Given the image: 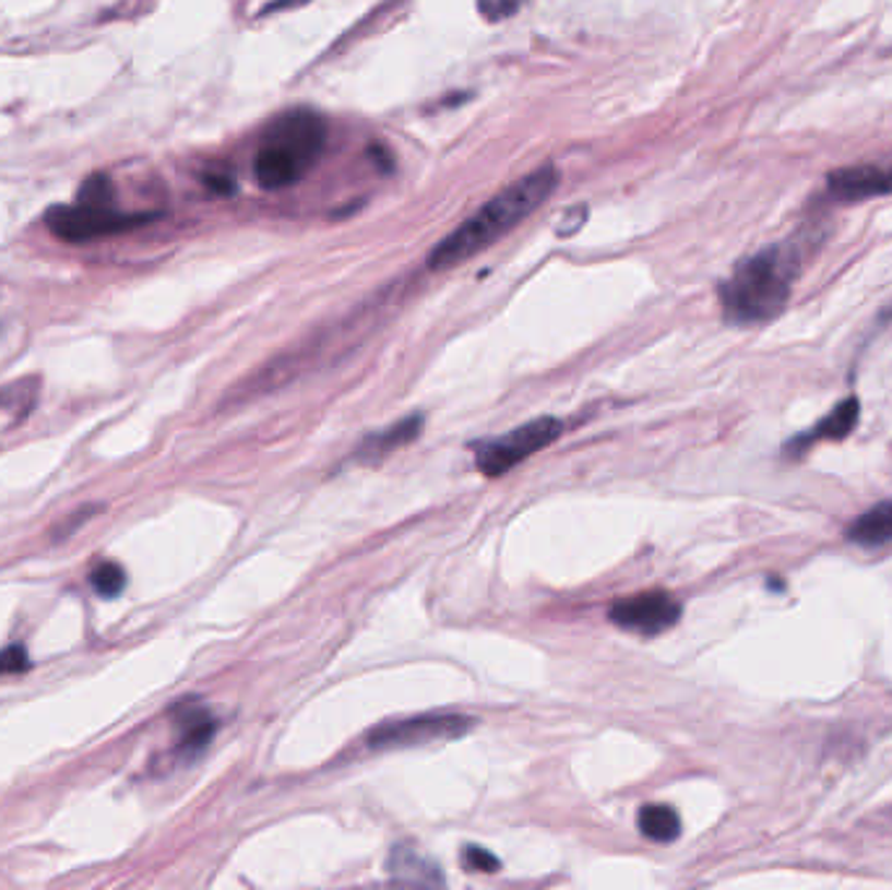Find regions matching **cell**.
Instances as JSON below:
<instances>
[{"label":"cell","instance_id":"9a60e30c","mask_svg":"<svg viewBox=\"0 0 892 890\" xmlns=\"http://www.w3.org/2000/svg\"><path fill=\"white\" fill-rule=\"evenodd\" d=\"M90 585L99 598H118L126 588V572L116 561H99L90 572Z\"/></svg>","mask_w":892,"mask_h":890},{"label":"cell","instance_id":"7a4b0ae2","mask_svg":"<svg viewBox=\"0 0 892 890\" xmlns=\"http://www.w3.org/2000/svg\"><path fill=\"white\" fill-rule=\"evenodd\" d=\"M801 270V253L790 244L770 246L747 257L721 285L723 317L730 324H760L786 309Z\"/></svg>","mask_w":892,"mask_h":890},{"label":"cell","instance_id":"ac0fdd59","mask_svg":"<svg viewBox=\"0 0 892 890\" xmlns=\"http://www.w3.org/2000/svg\"><path fill=\"white\" fill-rule=\"evenodd\" d=\"M29 668V653H26L24 645H9L0 651V677H9V674H22Z\"/></svg>","mask_w":892,"mask_h":890},{"label":"cell","instance_id":"5bb4252c","mask_svg":"<svg viewBox=\"0 0 892 890\" xmlns=\"http://www.w3.org/2000/svg\"><path fill=\"white\" fill-rule=\"evenodd\" d=\"M637 826L645 839L657 843H670L681 835L679 812L668 805H645L637 815Z\"/></svg>","mask_w":892,"mask_h":890},{"label":"cell","instance_id":"8fae6325","mask_svg":"<svg viewBox=\"0 0 892 890\" xmlns=\"http://www.w3.org/2000/svg\"><path fill=\"white\" fill-rule=\"evenodd\" d=\"M423 428V416H411L405 420H400V424L384 428V431L379 434H371L364 444L355 450V460H360V463H379V460L389 458L392 452H397L400 447L411 444V441L418 437Z\"/></svg>","mask_w":892,"mask_h":890},{"label":"cell","instance_id":"3957f363","mask_svg":"<svg viewBox=\"0 0 892 890\" xmlns=\"http://www.w3.org/2000/svg\"><path fill=\"white\" fill-rule=\"evenodd\" d=\"M324 146L326 120L317 110L293 107L266 126L253 155V178L266 191L290 189L313 170Z\"/></svg>","mask_w":892,"mask_h":890},{"label":"cell","instance_id":"9c48e42d","mask_svg":"<svg viewBox=\"0 0 892 890\" xmlns=\"http://www.w3.org/2000/svg\"><path fill=\"white\" fill-rule=\"evenodd\" d=\"M173 719H176L178 728L176 752L186 760L199 758V755L210 747L214 732H217V719H214L210 708L201 705L199 700H180L178 705L173 708Z\"/></svg>","mask_w":892,"mask_h":890},{"label":"cell","instance_id":"4fadbf2b","mask_svg":"<svg viewBox=\"0 0 892 890\" xmlns=\"http://www.w3.org/2000/svg\"><path fill=\"white\" fill-rule=\"evenodd\" d=\"M845 538L858 546H882L892 541V499L869 507L861 518H856L845 531Z\"/></svg>","mask_w":892,"mask_h":890},{"label":"cell","instance_id":"ba28073f","mask_svg":"<svg viewBox=\"0 0 892 890\" xmlns=\"http://www.w3.org/2000/svg\"><path fill=\"white\" fill-rule=\"evenodd\" d=\"M828 191L837 202H861L871 197H890L892 167L856 165L841 167L828 176Z\"/></svg>","mask_w":892,"mask_h":890},{"label":"cell","instance_id":"6da1fadb","mask_svg":"<svg viewBox=\"0 0 892 890\" xmlns=\"http://www.w3.org/2000/svg\"><path fill=\"white\" fill-rule=\"evenodd\" d=\"M556 189H559V170L554 165H543L530 176L509 183L493 199H488L473 217H467L452 236L436 246L428 259V270H452L467 259H475L483 249L525 223L530 214L554 197Z\"/></svg>","mask_w":892,"mask_h":890},{"label":"cell","instance_id":"7c38bea8","mask_svg":"<svg viewBox=\"0 0 892 890\" xmlns=\"http://www.w3.org/2000/svg\"><path fill=\"white\" fill-rule=\"evenodd\" d=\"M389 875L397 882H413V886H444L439 867L428 862L426 856L415 854L411 846H394L389 854Z\"/></svg>","mask_w":892,"mask_h":890},{"label":"cell","instance_id":"52a82bcc","mask_svg":"<svg viewBox=\"0 0 892 890\" xmlns=\"http://www.w3.org/2000/svg\"><path fill=\"white\" fill-rule=\"evenodd\" d=\"M608 619L610 625L627 629V632L653 638V634H661L674 625H679L681 604L668 591H645L616 601L608 608Z\"/></svg>","mask_w":892,"mask_h":890},{"label":"cell","instance_id":"30bf717a","mask_svg":"<svg viewBox=\"0 0 892 890\" xmlns=\"http://www.w3.org/2000/svg\"><path fill=\"white\" fill-rule=\"evenodd\" d=\"M858 416H861V403H858V397L843 400V403H837L833 411H830L828 416L820 420V424H814L811 428H807L804 434H798L796 439H790L788 444L783 447V452H786V454H804L811 444H817V441H822V439L841 441V439L848 437V434H854V428L858 424Z\"/></svg>","mask_w":892,"mask_h":890},{"label":"cell","instance_id":"d6986e66","mask_svg":"<svg viewBox=\"0 0 892 890\" xmlns=\"http://www.w3.org/2000/svg\"><path fill=\"white\" fill-rule=\"evenodd\" d=\"M514 3H516V5H520V0H514Z\"/></svg>","mask_w":892,"mask_h":890},{"label":"cell","instance_id":"8992f818","mask_svg":"<svg viewBox=\"0 0 892 890\" xmlns=\"http://www.w3.org/2000/svg\"><path fill=\"white\" fill-rule=\"evenodd\" d=\"M150 214H126L116 212L112 206H86L76 202L73 206H52L45 223L63 240H90L129 230V227L150 223Z\"/></svg>","mask_w":892,"mask_h":890},{"label":"cell","instance_id":"e0dca14e","mask_svg":"<svg viewBox=\"0 0 892 890\" xmlns=\"http://www.w3.org/2000/svg\"><path fill=\"white\" fill-rule=\"evenodd\" d=\"M460 859H462V865L469 869V873H499L501 869V862L496 859L488 849L475 846V843H469V846L462 849Z\"/></svg>","mask_w":892,"mask_h":890},{"label":"cell","instance_id":"277c9868","mask_svg":"<svg viewBox=\"0 0 892 890\" xmlns=\"http://www.w3.org/2000/svg\"><path fill=\"white\" fill-rule=\"evenodd\" d=\"M563 426L559 418L543 416L530 420V424L516 426L514 431L504 434V437L483 441V444L475 447V465L483 475L488 478H499L522 463V460L533 458L535 452H540L543 447H548L551 441L561 437Z\"/></svg>","mask_w":892,"mask_h":890},{"label":"cell","instance_id":"5b68a950","mask_svg":"<svg viewBox=\"0 0 892 890\" xmlns=\"http://www.w3.org/2000/svg\"><path fill=\"white\" fill-rule=\"evenodd\" d=\"M475 719L462 713H423L411 719L384 721L366 734L368 749H405L431 745L441 739H457L473 732Z\"/></svg>","mask_w":892,"mask_h":890},{"label":"cell","instance_id":"2e32d148","mask_svg":"<svg viewBox=\"0 0 892 890\" xmlns=\"http://www.w3.org/2000/svg\"><path fill=\"white\" fill-rule=\"evenodd\" d=\"M112 199H116V193H112V183H110V178L103 176V173L86 178L82 183V189H79V204L112 206Z\"/></svg>","mask_w":892,"mask_h":890}]
</instances>
